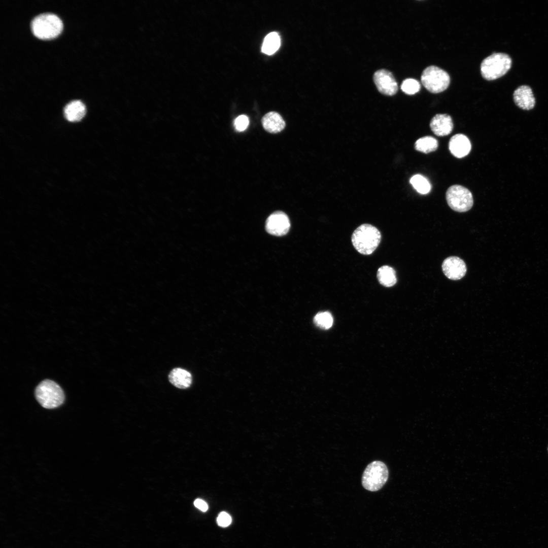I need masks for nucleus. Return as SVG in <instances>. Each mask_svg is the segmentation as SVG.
Instances as JSON below:
<instances>
[{
  "label": "nucleus",
  "instance_id": "f257e3e1",
  "mask_svg": "<svg viewBox=\"0 0 548 548\" xmlns=\"http://www.w3.org/2000/svg\"><path fill=\"white\" fill-rule=\"evenodd\" d=\"M351 239L353 246L359 253L368 255L372 254L379 246L381 234L374 226L363 224L354 230Z\"/></svg>",
  "mask_w": 548,
  "mask_h": 548
},
{
  "label": "nucleus",
  "instance_id": "f03ea898",
  "mask_svg": "<svg viewBox=\"0 0 548 548\" xmlns=\"http://www.w3.org/2000/svg\"><path fill=\"white\" fill-rule=\"evenodd\" d=\"M30 28L34 36L41 39H50L58 35L62 28L60 19L52 13L40 14L33 17Z\"/></svg>",
  "mask_w": 548,
  "mask_h": 548
},
{
  "label": "nucleus",
  "instance_id": "7ed1b4c3",
  "mask_svg": "<svg viewBox=\"0 0 548 548\" xmlns=\"http://www.w3.org/2000/svg\"><path fill=\"white\" fill-rule=\"evenodd\" d=\"M511 59L507 54L494 53L485 58L480 66L482 77L491 81L504 76L510 68Z\"/></svg>",
  "mask_w": 548,
  "mask_h": 548
},
{
  "label": "nucleus",
  "instance_id": "20e7f679",
  "mask_svg": "<svg viewBox=\"0 0 548 548\" xmlns=\"http://www.w3.org/2000/svg\"><path fill=\"white\" fill-rule=\"evenodd\" d=\"M35 396L43 407L48 409L58 407L63 403L65 398L61 387L50 380H44L38 385Z\"/></svg>",
  "mask_w": 548,
  "mask_h": 548
},
{
  "label": "nucleus",
  "instance_id": "39448f33",
  "mask_svg": "<svg viewBox=\"0 0 548 548\" xmlns=\"http://www.w3.org/2000/svg\"><path fill=\"white\" fill-rule=\"evenodd\" d=\"M389 476L386 464L380 461L369 463L362 476V485L364 489L371 492L380 490L385 484Z\"/></svg>",
  "mask_w": 548,
  "mask_h": 548
},
{
  "label": "nucleus",
  "instance_id": "423d86ee",
  "mask_svg": "<svg viewBox=\"0 0 548 548\" xmlns=\"http://www.w3.org/2000/svg\"><path fill=\"white\" fill-rule=\"evenodd\" d=\"M421 81L424 87L433 93H438L446 90L450 83V77L442 68L430 65L423 71Z\"/></svg>",
  "mask_w": 548,
  "mask_h": 548
},
{
  "label": "nucleus",
  "instance_id": "0eeeda50",
  "mask_svg": "<svg viewBox=\"0 0 548 548\" xmlns=\"http://www.w3.org/2000/svg\"><path fill=\"white\" fill-rule=\"evenodd\" d=\"M446 197L449 206L458 212L469 211L473 204L471 192L467 188L459 185L450 186L447 190Z\"/></svg>",
  "mask_w": 548,
  "mask_h": 548
},
{
  "label": "nucleus",
  "instance_id": "6e6552de",
  "mask_svg": "<svg viewBox=\"0 0 548 548\" xmlns=\"http://www.w3.org/2000/svg\"><path fill=\"white\" fill-rule=\"evenodd\" d=\"M290 227V222L288 217L282 211L273 213L266 221V230L272 235H284L288 232Z\"/></svg>",
  "mask_w": 548,
  "mask_h": 548
},
{
  "label": "nucleus",
  "instance_id": "1a4fd4ad",
  "mask_svg": "<svg viewBox=\"0 0 548 548\" xmlns=\"http://www.w3.org/2000/svg\"><path fill=\"white\" fill-rule=\"evenodd\" d=\"M373 81L378 90L383 94L392 96L398 90L395 79L387 70L381 69L376 71L373 75Z\"/></svg>",
  "mask_w": 548,
  "mask_h": 548
},
{
  "label": "nucleus",
  "instance_id": "9d476101",
  "mask_svg": "<svg viewBox=\"0 0 548 548\" xmlns=\"http://www.w3.org/2000/svg\"><path fill=\"white\" fill-rule=\"evenodd\" d=\"M441 267L444 275L452 280L462 279L467 271L465 262L457 256H450L445 259L442 263Z\"/></svg>",
  "mask_w": 548,
  "mask_h": 548
},
{
  "label": "nucleus",
  "instance_id": "9b49d317",
  "mask_svg": "<svg viewBox=\"0 0 548 548\" xmlns=\"http://www.w3.org/2000/svg\"><path fill=\"white\" fill-rule=\"evenodd\" d=\"M430 127L433 132L439 136L449 135L453 129L451 117L447 114H438L431 119Z\"/></svg>",
  "mask_w": 548,
  "mask_h": 548
},
{
  "label": "nucleus",
  "instance_id": "f8f14e48",
  "mask_svg": "<svg viewBox=\"0 0 548 548\" xmlns=\"http://www.w3.org/2000/svg\"><path fill=\"white\" fill-rule=\"evenodd\" d=\"M471 143L468 138L463 134H456L451 137L449 148L453 155L462 158L468 154L471 150Z\"/></svg>",
  "mask_w": 548,
  "mask_h": 548
},
{
  "label": "nucleus",
  "instance_id": "ddd939ff",
  "mask_svg": "<svg viewBox=\"0 0 548 548\" xmlns=\"http://www.w3.org/2000/svg\"><path fill=\"white\" fill-rule=\"evenodd\" d=\"M513 97L516 105L523 110H529L535 106V99L531 88L528 86L522 85L517 88Z\"/></svg>",
  "mask_w": 548,
  "mask_h": 548
},
{
  "label": "nucleus",
  "instance_id": "4468645a",
  "mask_svg": "<svg viewBox=\"0 0 548 548\" xmlns=\"http://www.w3.org/2000/svg\"><path fill=\"white\" fill-rule=\"evenodd\" d=\"M262 124L268 132L276 133L281 131L285 127V122L282 116L276 112H270L262 118Z\"/></svg>",
  "mask_w": 548,
  "mask_h": 548
},
{
  "label": "nucleus",
  "instance_id": "2eb2a0df",
  "mask_svg": "<svg viewBox=\"0 0 548 548\" xmlns=\"http://www.w3.org/2000/svg\"><path fill=\"white\" fill-rule=\"evenodd\" d=\"M168 380L169 382L176 387L184 389L191 386L192 375L185 369L175 368L169 373Z\"/></svg>",
  "mask_w": 548,
  "mask_h": 548
},
{
  "label": "nucleus",
  "instance_id": "dca6fc26",
  "mask_svg": "<svg viewBox=\"0 0 548 548\" xmlns=\"http://www.w3.org/2000/svg\"><path fill=\"white\" fill-rule=\"evenodd\" d=\"M86 112L85 106L80 100H73L67 104L64 108L65 118L70 122L81 120Z\"/></svg>",
  "mask_w": 548,
  "mask_h": 548
},
{
  "label": "nucleus",
  "instance_id": "f3484780",
  "mask_svg": "<svg viewBox=\"0 0 548 548\" xmlns=\"http://www.w3.org/2000/svg\"><path fill=\"white\" fill-rule=\"evenodd\" d=\"M377 278L380 284L386 287H392L397 282L395 270L388 265H383L379 268Z\"/></svg>",
  "mask_w": 548,
  "mask_h": 548
},
{
  "label": "nucleus",
  "instance_id": "a211bd4d",
  "mask_svg": "<svg viewBox=\"0 0 548 548\" xmlns=\"http://www.w3.org/2000/svg\"><path fill=\"white\" fill-rule=\"evenodd\" d=\"M438 148V141L431 136H425L418 139L415 144L417 151L424 153L435 151Z\"/></svg>",
  "mask_w": 548,
  "mask_h": 548
},
{
  "label": "nucleus",
  "instance_id": "6ab92c4d",
  "mask_svg": "<svg viewBox=\"0 0 548 548\" xmlns=\"http://www.w3.org/2000/svg\"><path fill=\"white\" fill-rule=\"evenodd\" d=\"M281 41L278 33L272 32L264 38L262 46V51L268 55L274 53L279 48Z\"/></svg>",
  "mask_w": 548,
  "mask_h": 548
},
{
  "label": "nucleus",
  "instance_id": "aec40b11",
  "mask_svg": "<svg viewBox=\"0 0 548 548\" xmlns=\"http://www.w3.org/2000/svg\"><path fill=\"white\" fill-rule=\"evenodd\" d=\"M410 183L419 193L425 194L431 190V185L429 181L420 175L413 176L410 179Z\"/></svg>",
  "mask_w": 548,
  "mask_h": 548
},
{
  "label": "nucleus",
  "instance_id": "412c9836",
  "mask_svg": "<svg viewBox=\"0 0 548 548\" xmlns=\"http://www.w3.org/2000/svg\"><path fill=\"white\" fill-rule=\"evenodd\" d=\"M314 322L318 327L323 329H328L332 326L333 319L330 312H321L315 315Z\"/></svg>",
  "mask_w": 548,
  "mask_h": 548
},
{
  "label": "nucleus",
  "instance_id": "4be33fe9",
  "mask_svg": "<svg viewBox=\"0 0 548 548\" xmlns=\"http://www.w3.org/2000/svg\"><path fill=\"white\" fill-rule=\"evenodd\" d=\"M421 88L420 83L416 79L408 78L404 80L401 85L402 91L408 95L418 92Z\"/></svg>",
  "mask_w": 548,
  "mask_h": 548
},
{
  "label": "nucleus",
  "instance_id": "5701e85b",
  "mask_svg": "<svg viewBox=\"0 0 548 548\" xmlns=\"http://www.w3.org/2000/svg\"><path fill=\"white\" fill-rule=\"evenodd\" d=\"M249 123L248 117L244 115L238 116L234 120V125L238 131H243L247 127Z\"/></svg>",
  "mask_w": 548,
  "mask_h": 548
},
{
  "label": "nucleus",
  "instance_id": "b1692460",
  "mask_svg": "<svg viewBox=\"0 0 548 548\" xmlns=\"http://www.w3.org/2000/svg\"><path fill=\"white\" fill-rule=\"evenodd\" d=\"M218 524L221 527H227L231 522V518L228 513L222 511L220 512L217 519Z\"/></svg>",
  "mask_w": 548,
  "mask_h": 548
},
{
  "label": "nucleus",
  "instance_id": "393cba45",
  "mask_svg": "<svg viewBox=\"0 0 548 548\" xmlns=\"http://www.w3.org/2000/svg\"><path fill=\"white\" fill-rule=\"evenodd\" d=\"M194 504L196 507L203 512L206 511L208 509L207 503L201 499H196L194 502Z\"/></svg>",
  "mask_w": 548,
  "mask_h": 548
},
{
  "label": "nucleus",
  "instance_id": "a878e982",
  "mask_svg": "<svg viewBox=\"0 0 548 548\" xmlns=\"http://www.w3.org/2000/svg\"><path fill=\"white\" fill-rule=\"evenodd\" d=\"M547 453H548V446H547Z\"/></svg>",
  "mask_w": 548,
  "mask_h": 548
}]
</instances>
